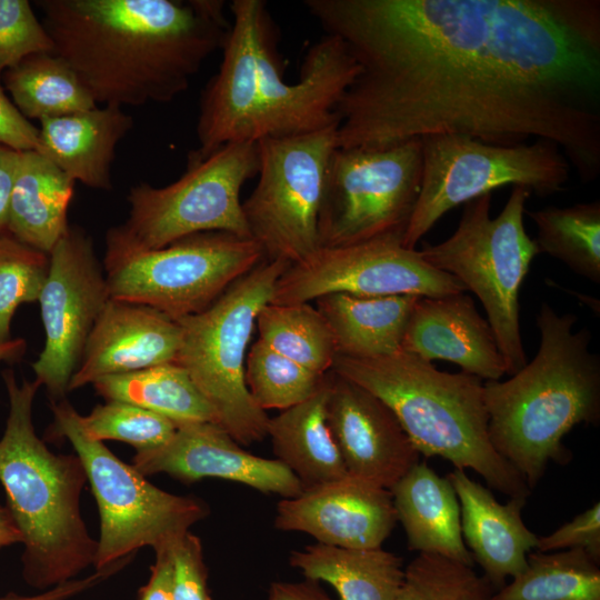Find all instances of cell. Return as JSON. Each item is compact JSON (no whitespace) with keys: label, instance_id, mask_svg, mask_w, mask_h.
Instances as JSON below:
<instances>
[{"label":"cell","instance_id":"2","mask_svg":"<svg viewBox=\"0 0 600 600\" xmlns=\"http://www.w3.org/2000/svg\"><path fill=\"white\" fill-rule=\"evenodd\" d=\"M213 0H41L52 52L96 103H166L222 49L230 24Z\"/></svg>","mask_w":600,"mask_h":600},{"label":"cell","instance_id":"14","mask_svg":"<svg viewBox=\"0 0 600 600\" xmlns=\"http://www.w3.org/2000/svg\"><path fill=\"white\" fill-rule=\"evenodd\" d=\"M263 259L253 239L212 231L103 262V269L111 299L149 306L177 320L208 308Z\"/></svg>","mask_w":600,"mask_h":600},{"label":"cell","instance_id":"34","mask_svg":"<svg viewBox=\"0 0 600 600\" xmlns=\"http://www.w3.org/2000/svg\"><path fill=\"white\" fill-rule=\"evenodd\" d=\"M324 377L283 357L260 339L247 353L246 384L263 411H282L307 400L319 389Z\"/></svg>","mask_w":600,"mask_h":600},{"label":"cell","instance_id":"26","mask_svg":"<svg viewBox=\"0 0 600 600\" xmlns=\"http://www.w3.org/2000/svg\"><path fill=\"white\" fill-rule=\"evenodd\" d=\"M74 181L38 151H21L10 196L7 232L49 254L69 229Z\"/></svg>","mask_w":600,"mask_h":600},{"label":"cell","instance_id":"24","mask_svg":"<svg viewBox=\"0 0 600 600\" xmlns=\"http://www.w3.org/2000/svg\"><path fill=\"white\" fill-rule=\"evenodd\" d=\"M397 521L408 547L473 567L461 531L460 504L447 477L426 462L416 463L391 489Z\"/></svg>","mask_w":600,"mask_h":600},{"label":"cell","instance_id":"7","mask_svg":"<svg viewBox=\"0 0 600 600\" xmlns=\"http://www.w3.org/2000/svg\"><path fill=\"white\" fill-rule=\"evenodd\" d=\"M258 170V142H231L206 157L190 154L186 172L166 187L147 182L131 187L129 216L108 230L103 262L201 232L251 238L240 192Z\"/></svg>","mask_w":600,"mask_h":600},{"label":"cell","instance_id":"18","mask_svg":"<svg viewBox=\"0 0 600 600\" xmlns=\"http://www.w3.org/2000/svg\"><path fill=\"white\" fill-rule=\"evenodd\" d=\"M328 423L348 474L390 490L420 453L391 409L364 388L328 372Z\"/></svg>","mask_w":600,"mask_h":600},{"label":"cell","instance_id":"41","mask_svg":"<svg viewBox=\"0 0 600 600\" xmlns=\"http://www.w3.org/2000/svg\"><path fill=\"white\" fill-rule=\"evenodd\" d=\"M0 144L17 151H39V128L31 123L0 84Z\"/></svg>","mask_w":600,"mask_h":600},{"label":"cell","instance_id":"19","mask_svg":"<svg viewBox=\"0 0 600 600\" xmlns=\"http://www.w3.org/2000/svg\"><path fill=\"white\" fill-rule=\"evenodd\" d=\"M396 523L390 490L350 474L281 499L273 521L278 530L349 549L381 548Z\"/></svg>","mask_w":600,"mask_h":600},{"label":"cell","instance_id":"46","mask_svg":"<svg viewBox=\"0 0 600 600\" xmlns=\"http://www.w3.org/2000/svg\"><path fill=\"white\" fill-rule=\"evenodd\" d=\"M22 536L7 507L0 506V549L21 543Z\"/></svg>","mask_w":600,"mask_h":600},{"label":"cell","instance_id":"23","mask_svg":"<svg viewBox=\"0 0 600 600\" xmlns=\"http://www.w3.org/2000/svg\"><path fill=\"white\" fill-rule=\"evenodd\" d=\"M133 126L116 104L40 120V152L72 181L110 190L111 166L118 143Z\"/></svg>","mask_w":600,"mask_h":600},{"label":"cell","instance_id":"36","mask_svg":"<svg viewBox=\"0 0 600 600\" xmlns=\"http://www.w3.org/2000/svg\"><path fill=\"white\" fill-rule=\"evenodd\" d=\"M49 269V254L10 233L0 234V344L11 340V321L22 303L38 301Z\"/></svg>","mask_w":600,"mask_h":600},{"label":"cell","instance_id":"5","mask_svg":"<svg viewBox=\"0 0 600 600\" xmlns=\"http://www.w3.org/2000/svg\"><path fill=\"white\" fill-rule=\"evenodd\" d=\"M2 377L9 413L0 438V482L22 536V577L44 591L93 567L98 543L80 509L88 478L76 453H54L37 436L32 408L40 383H18L11 369Z\"/></svg>","mask_w":600,"mask_h":600},{"label":"cell","instance_id":"9","mask_svg":"<svg viewBox=\"0 0 600 600\" xmlns=\"http://www.w3.org/2000/svg\"><path fill=\"white\" fill-rule=\"evenodd\" d=\"M289 266L282 260L263 259L208 308L176 320L182 333L176 363L210 403L218 426L241 446L267 438L269 417L246 384L247 348L258 313L270 302L278 279Z\"/></svg>","mask_w":600,"mask_h":600},{"label":"cell","instance_id":"20","mask_svg":"<svg viewBox=\"0 0 600 600\" xmlns=\"http://www.w3.org/2000/svg\"><path fill=\"white\" fill-rule=\"evenodd\" d=\"M181 327L149 306L109 299L84 344L69 391L114 374L176 362Z\"/></svg>","mask_w":600,"mask_h":600},{"label":"cell","instance_id":"30","mask_svg":"<svg viewBox=\"0 0 600 600\" xmlns=\"http://www.w3.org/2000/svg\"><path fill=\"white\" fill-rule=\"evenodd\" d=\"M13 104L29 119L52 118L97 107L71 67L53 52L32 54L2 76Z\"/></svg>","mask_w":600,"mask_h":600},{"label":"cell","instance_id":"4","mask_svg":"<svg viewBox=\"0 0 600 600\" xmlns=\"http://www.w3.org/2000/svg\"><path fill=\"white\" fill-rule=\"evenodd\" d=\"M577 321L541 302L536 357L510 379L483 383L490 442L530 490L550 462L569 461L563 438L574 427L600 422V356Z\"/></svg>","mask_w":600,"mask_h":600},{"label":"cell","instance_id":"8","mask_svg":"<svg viewBox=\"0 0 600 600\" xmlns=\"http://www.w3.org/2000/svg\"><path fill=\"white\" fill-rule=\"evenodd\" d=\"M530 192L513 187L501 212L491 217L492 193L463 204L456 231L440 243L419 250L433 268L457 278L481 301L507 374L528 362L520 332L519 292L532 260L539 254L526 231L523 216Z\"/></svg>","mask_w":600,"mask_h":600},{"label":"cell","instance_id":"10","mask_svg":"<svg viewBox=\"0 0 600 600\" xmlns=\"http://www.w3.org/2000/svg\"><path fill=\"white\" fill-rule=\"evenodd\" d=\"M51 410V433L69 440L97 501L100 533L94 570L133 559L143 547L154 552L172 548L209 514L201 499L158 488L103 442L91 439L82 428L81 414L67 399L52 402Z\"/></svg>","mask_w":600,"mask_h":600},{"label":"cell","instance_id":"17","mask_svg":"<svg viewBox=\"0 0 600 600\" xmlns=\"http://www.w3.org/2000/svg\"><path fill=\"white\" fill-rule=\"evenodd\" d=\"M132 466L146 477L166 473L182 483L223 479L282 499L303 492L297 477L283 463L248 452L212 422L177 424L167 443L136 451Z\"/></svg>","mask_w":600,"mask_h":600},{"label":"cell","instance_id":"47","mask_svg":"<svg viewBox=\"0 0 600 600\" xmlns=\"http://www.w3.org/2000/svg\"><path fill=\"white\" fill-rule=\"evenodd\" d=\"M27 348V342L22 338L11 339L0 344V362L16 361L20 359Z\"/></svg>","mask_w":600,"mask_h":600},{"label":"cell","instance_id":"28","mask_svg":"<svg viewBox=\"0 0 600 600\" xmlns=\"http://www.w3.org/2000/svg\"><path fill=\"white\" fill-rule=\"evenodd\" d=\"M289 562L306 579L332 586L340 600H394L404 577L402 558L382 548L316 543L292 551Z\"/></svg>","mask_w":600,"mask_h":600},{"label":"cell","instance_id":"33","mask_svg":"<svg viewBox=\"0 0 600 600\" xmlns=\"http://www.w3.org/2000/svg\"><path fill=\"white\" fill-rule=\"evenodd\" d=\"M528 216L537 226L539 253L560 260L574 273L600 283V201L548 206Z\"/></svg>","mask_w":600,"mask_h":600},{"label":"cell","instance_id":"13","mask_svg":"<svg viewBox=\"0 0 600 600\" xmlns=\"http://www.w3.org/2000/svg\"><path fill=\"white\" fill-rule=\"evenodd\" d=\"M339 123L258 141V183L242 210L264 259L293 264L320 249L318 220Z\"/></svg>","mask_w":600,"mask_h":600},{"label":"cell","instance_id":"16","mask_svg":"<svg viewBox=\"0 0 600 600\" xmlns=\"http://www.w3.org/2000/svg\"><path fill=\"white\" fill-rule=\"evenodd\" d=\"M103 270L91 238L78 227H69L49 253L38 299L46 340L32 369L52 402L66 399L87 339L110 299Z\"/></svg>","mask_w":600,"mask_h":600},{"label":"cell","instance_id":"1","mask_svg":"<svg viewBox=\"0 0 600 600\" xmlns=\"http://www.w3.org/2000/svg\"><path fill=\"white\" fill-rule=\"evenodd\" d=\"M360 71L338 147L429 134L554 143L600 174V0H306Z\"/></svg>","mask_w":600,"mask_h":600},{"label":"cell","instance_id":"11","mask_svg":"<svg viewBox=\"0 0 600 600\" xmlns=\"http://www.w3.org/2000/svg\"><path fill=\"white\" fill-rule=\"evenodd\" d=\"M421 139L422 180L402 244L417 243L451 209L513 186L537 197L562 192L571 166L552 142L498 146L463 134H429Z\"/></svg>","mask_w":600,"mask_h":600},{"label":"cell","instance_id":"40","mask_svg":"<svg viewBox=\"0 0 600 600\" xmlns=\"http://www.w3.org/2000/svg\"><path fill=\"white\" fill-rule=\"evenodd\" d=\"M583 549L600 561V503L576 516L553 532L538 537L537 551L552 552L567 549Z\"/></svg>","mask_w":600,"mask_h":600},{"label":"cell","instance_id":"35","mask_svg":"<svg viewBox=\"0 0 600 600\" xmlns=\"http://www.w3.org/2000/svg\"><path fill=\"white\" fill-rule=\"evenodd\" d=\"M497 589L471 566L433 553H418L404 568L394 600H491Z\"/></svg>","mask_w":600,"mask_h":600},{"label":"cell","instance_id":"12","mask_svg":"<svg viewBox=\"0 0 600 600\" xmlns=\"http://www.w3.org/2000/svg\"><path fill=\"white\" fill-rule=\"evenodd\" d=\"M422 180L420 138L384 147H337L318 220L321 248L403 236Z\"/></svg>","mask_w":600,"mask_h":600},{"label":"cell","instance_id":"21","mask_svg":"<svg viewBox=\"0 0 600 600\" xmlns=\"http://www.w3.org/2000/svg\"><path fill=\"white\" fill-rule=\"evenodd\" d=\"M401 350L428 362L441 359L456 363L481 380H500L507 373L491 326L464 292L419 297Z\"/></svg>","mask_w":600,"mask_h":600},{"label":"cell","instance_id":"37","mask_svg":"<svg viewBox=\"0 0 600 600\" xmlns=\"http://www.w3.org/2000/svg\"><path fill=\"white\" fill-rule=\"evenodd\" d=\"M86 433L97 441L117 440L136 451L167 443L177 430L170 419L132 403L109 400L80 417Z\"/></svg>","mask_w":600,"mask_h":600},{"label":"cell","instance_id":"43","mask_svg":"<svg viewBox=\"0 0 600 600\" xmlns=\"http://www.w3.org/2000/svg\"><path fill=\"white\" fill-rule=\"evenodd\" d=\"M172 548L154 552L148 582L139 590V600H173Z\"/></svg>","mask_w":600,"mask_h":600},{"label":"cell","instance_id":"38","mask_svg":"<svg viewBox=\"0 0 600 600\" xmlns=\"http://www.w3.org/2000/svg\"><path fill=\"white\" fill-rule=\"evenodd\" d=\"M52 49V41L29 1L0 0V80L26 58Z\"/></svg>","mask_w":600,"mask_h":600},{"label":"cell","instance_id":"45","mask_svg":"<svg viewBox=\"0 0 600 600\" xmlns=\"http://www.w3.org/2000/svg\"><path fill=\"white\" fill-rule=\"evenodd\" d=\"M266 600H333L320 587V582L306 579L299 582L271 583Z\"/></svg>","mask_w":600,"mask_h":600},{"label":"cell","instance_id":"44","mask_svg":"<svg viewBox=\"0 0 600 600\" xmlns=\"http://www.w3.org/2000/svg\"><path fill=\"white\" fill-rule=\"evenodd\" d=\"M20 152L0 144V234L7 232L8 209Z\"/></svg>","mask_w":600,"mask_h":600},{"label":"cell","instance_id":"25","mask_svg":"<svg viewBox=\"0 0 600 600\" xmlns=\"http://www.w3.org/2000/svg\"><path fill=\"white\" fill-rule=\"evenodd\" d=\"M329 377L307 400L269 418L276 459L299 480L302 490H311L348 474L328 423Z\"/></svg>","mask_w":600,"mask_h":600},{"label":"cell","instance_id":"42","mask_svg":"<svg viewBox=\"0 0 600 600\" xmlns=\"http://www.w3.org/2000/svg\"><path fill=\"white\" fill-rule=\"evenodd\" d=\"M124 568V564L119 563L112 567H109L103 570H94L93 573L84 577L77 578L66 583L59 584L51 589L41 591L38 594L33 596H18L9 594L1 597L0 600H70L71 598L81 594L93 587L102 583L108 578L112 577L121 569Z\"/></svg>","mask_w":600,"mask_h":600},{"label":"cell","instance_id":"29","mask_svg":"<svg viewBox=\"0 0 600 600\" xmlns=\"http://www.w3.org/2000/svg\"><path fill=\"white\" fill-rule=\"evenodd\" d=\"M107 401L136 404L166 417L177 424L212 422L218 418L189 373L168 362L138 371L101 378L92 383Z\"/></svg>","mask_w":600,"mask_h":600},{"label":"cell","instance_id":"3","mask_svg":"<svg viewBox=\"0 0 600 600\" xmlns=\"http://www.w3.org/2000/svg\"><path fill=\"white\" fill-rule=\"evenodd\" d=\"M218 72L206 86L197 123L198 157L231 142L303 134L339 123L336 109L360 68L344 42L326 34L309 48L290 83L262 0H233Z\"/></svg>","mask_w":600,"mask_h":600},{"label":"cell","instance_id":"39","mask_svg":"<svg viewBox=\"0 0 600 600\" xmlns=\"http://www.w3.org/2000/svg\"><path fill=\"white\" fill-rule=\"evenodd\" d=\"M173 600H211L201 540L191 531L172 547Z\"/></svg>","mask_w":600,"mask_h":600},{"label":"cell","instance_id":"6","mask_svg":"<svg viewBox=\"0 0 600 600\" xmlns=\"http://www.w3.org/2000/svg\"><path fill=\"white\" fill-rule=\"evenodd\" d=\"M330 371L382 400L420 454L473 470L509 498L530 496L522 477L490 442L480 378L440 371L403 350L370 359L337 356Z\"/></svg>","mask_w":600,"mask_h":600},{"label":"cell","instance_id":"22","mask_svg":"<svg viewBox=\"0 0 600 600\" xmlns=\"http://www.w3.org/2000/svg\"><path fill=\"white\" fill-rule=\"evenodd\" d=\"M460 504L461 531L466 547L483 576L498 590L506 579L527 568V557L537 549L536 536L523 522L524 498L497 501L491 490L470 479L466 470L448 473Z\"/></svg>","mask_w":600,"mask_h":600},{"label":"cell","instance_id":"32","mask_svg":"<svg viewBox=\"0 0 600 600\" xmlns=\"http://www.w3.org/2000/svg\"><path fill=\"white\" fill-rule=\"evenodd\" d=\"M259 339L268 347L319 376L327 374L338 356L333 333L309 302L268 303L257 316Z\"/></svg>","mask_w":600,"mask_h":600},{"label":"cell","instance_id":"27","mask_svg":"<svg viewBox=\"0 0 600 600\" xmlns=\"http://www.w3.org/2000/svg\"><path fill=\"white\" fill-rule=\"evenodd\" d=\"M418 299L412 294L358 297L331 293L314 302L333 333L338 356L370 359L401 350Z\"/></svg>","mask_w":600,"mask_h":600},{"label":"cell","instance_id":"15","mask_svg":"<svg viewBox=\"0 0 600 600\" xmlns=\"http://www.w3.org/2000/svg\"><path fill=\"white\" fill-rule=\"evenodd\" d=\"M391 234L346 247L320 248L290 264L278 279L270 303L310 302L331 293L358 297L464 292L453 276L430 266L417 249Z\"/></svg>","mask_w":600,"mask_h":600},{"label":"cell","instance_id":"31","mask_svg":"<svg viewBox=\"0 0 600 600\" xmlns=\"http://www.w3.org/2000/svg\"><path fill=\"white\" fill-rule=\"evenodd\" d=\"M527 561L491 600H600V561L583 549L530 552Z\"/></svg>","mask_w":600,"mask_h":600}]
</instances>
